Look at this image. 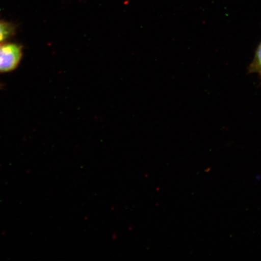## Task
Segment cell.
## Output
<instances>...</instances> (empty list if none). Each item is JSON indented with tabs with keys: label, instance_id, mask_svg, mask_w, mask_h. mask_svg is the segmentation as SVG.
I'll use <instances>...</instances> for the list:
<instances>
[{
	"label": "cell",
	"instance_id": "cell-1",
	"mask_svg": "<svg viewBox=\"0 0 261 261\" xmlns=\"http://www.w3.org/2000/svg\"><path fill=\"white\" fill-rule=\"evenodd\" d=\"M24 48L18 42L7 41L0 44V73L12 72L20 64Z\"/></svg>",
	"mask_w": 261,
	"mask_h": 261
},
{
	"label": "cell",
	"instance_id": "cell-2",
	"mask_svg": "<svg viewBox=\"0 0 261 261\" xmlns=\"http://www.w3.org/2000/svg\"><path fill=\"white\" fill-rule=\"evenodd\" d=\"M17 31L18 26L14 22L0 19V44L14 38Z\"/></svg>",
	"mask_w": 261,
	"mask_h": 261
},
{
	"label": "cell",
	"instance_id": "cell-3",
	"mask_svg": "<svg viewBox=\"0 0 261 261\" xmlns=\"http://www.w3.org/2000/svg\"><path fill=\"white\" fill-rule=\"evenodd\" d=\"M250 73H256L261 79V41L256 49L252 63L249 67Z\"/></svg>",
	"mask_w": 261,
	"mask_h": 261
},
{
	"label": "cell",
	"instance_id": "cell-4",
	"mask_svg": "<svg viewBox=\"0 0 261 261\" xmlns=\"http://www.w3.org/2000/svg\"><path fill=\"white\" fill-rule=\"evenodd\" d=\"M2 87H3V85L1 84V83H0V89H2Z\"/></svg>",
	"mask_w": 261,
	"mask_h": 261
}]
</instances>
